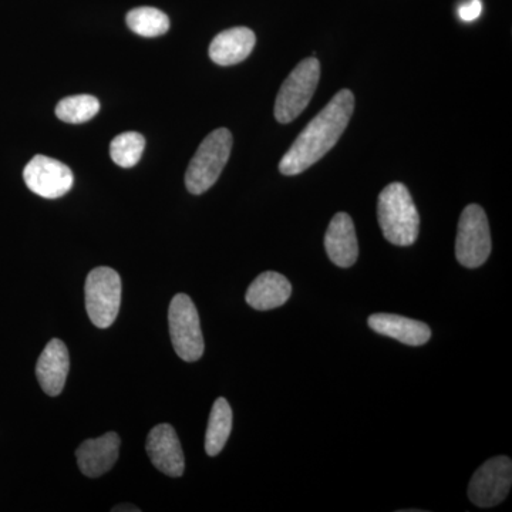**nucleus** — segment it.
<instances>
[{
	"mask_svg": "<svg viewBox=\"0 0 512 512\" xmlns=\"http://www.w3.org/2000/svg\"><path fill=\"white\" fill-rule=\"evenodd\" d=\"M292 295V285L278 272H264L249 285L245 301L256 311H271L284 306Z\"/></svg>",
	"mask_w": 512,
	"mask_h": 512,
	"instance_id": "2eb2a0df",
	"label": "nucleus"
},
{
	"mask_svg": "<svg viewBox=\"0 0 512 512\" xmlns=\"http://www.w3.org/2000/svg\"><path fill=\"white\" fill-rule=\"evenodd\" d=\"M84 291L87 315L93 325L100 329L110 328L120 311V275L109 266H99L87 276Z\"/></svg>",
	"mask_w": 512,
	"mask_h": 512,
	"instance_id": "423d86ee",
	"label": "nucleus"
},
{
	"mask_svg": "<svg viewBox=\"0 0 512 512\" xmlns=\"http://www.w3.org/2000/svg\"><path fill=\"white\" fill-rule=\"evenodd\" d=\"M256 43L255 33L248 28H232L214 37L210 45L212 62L220 66H234L244 62Z\"/></svg>",
	"mask_w": 512,
	"mask_h": 512,
	"instance_id": "dca6fc26",
	"label": "nucleus"
},
{
	"mask_svg": "<svg viewBox=\"0 0 512 512\" xmlns=\"http://www.w3.org/2000/svg\"><path fill=\"white\" fill-rule=\"evenodd\" d=\"M377 218L384 238L397 247H410L419 238L420 217L412 195L402 183H392L379 195Z\"/></svg>",
	"mask_w": 512,
	"mask_h": 512,
	"instance_id": "f03ea898",
	"label": "nucleus"
},
{
	"mask_svg": "<svg viewBox=\"0 0 512 512\" xmlns=\"http://www.w3.org/2000/svg\"><path fill=\"white\" fill-rule=\"evenodd\" d=\"M355 110V96L350 90H340L328 106L320 111L299 134L295 143L279 163L284 175H298L318 163L338 144Z\"/></svg>",
	"mask_w": 512,
	"mask_h": 512,
	"instance_id": "f257e3e1",
	"label": "nucleus"
},
{
	"mask_svg": "<svg viewBox=\"0 0 512 512\" xmlns=\"http://www.w3.org/2000/svg\"><path fill=\"white\" fill-rule=\"evenodd\" d=\"M481 13H483V3H481V0H468V2L463 3L458 8V16L464 22H474V20L480 18Z\"/></svg>",
	"mask_w": 512,
	"mask_h": 512,
	"instance_id": "412c9836",
	"label": "nucleus"
},
{
	"mask_svg": "<svg viewBox=\"0 0 512 512\" xmlns=\"http://www.w3.org/2000/svg\"><path fill=\"white\" fill-rule=\"evenodd\" d=\"M128 28L138 36H163L170 29V19L156 8H137L127 13Z\"/></svg>",
	"mask_w": 512,
	"mask_h": 512,
	"instance_id": "a211bd4d",
	"label": "nucleus"
},
{
	"mask_svg": "<svg viewBox=\"0 0 512 512\" xmlns=\"http://www.w3.org/2000/svg\"><path fill=\"white\" fill-rule=\"evenodd\" d=\"M231 150L232 134L228 128H217L208 134L188 165L185 173L187 190L194 195L210 190L227 165Z\"/></svg>",
	"mask_w": 512,
	"mask_h": 512,
	"instance_id": "7ed1b4c3",
	"label": "nucleus"
},
{
	"mask_svg": "<svg viewBox=\"0 0 512 512\" xmlns=\"http://www.w3.org/2000/svg\"><path fill=\"white\" fill-rule=\"evenodd\" d=\"M367 323L379 335L399 340L407 346H423L431 339V329L426 323L393 313H375Z\"/></svg>",
	"mask_w": 512,
	"mask_h": 512,
	"instance_id": "4468645a",
	"label": "nucleus"
},
{
	"mask_svg": "<svg viewBox=\"0 0 512 512\" xmlns=\"http://www.w3.org/2000/svg\"><path fill=\"white\" fill-rule=\"evenodd\" d=\"M144 148H146V138L136 131L120 134L111 141L110 156L119 167L131 168L141 160Z\"/></svg>",
	"mask_w": 512,
	"mask_h": 512,
	"instance_id": "aec40b11",
	"label": "nucleus"
},
{
	"mask_svg": "<svg viewBox=\"0 0 512 512\" xmlns=\"http://www.w3.org/2000/svg\"><path fill=\"white\" fill-rule=\"evenodd\" d=\"M113 512H124V511H128V512H138V511H141L140 508H137V507H134V505H130V504H121V505H116V507L113 508V510H111Z\"/></svg>",
	"mask_w": 512,
	"mask_h": 512,
	"instance_id": "4be33fe9",
	"label": "nucleus"
},
{
	"mask_svg": "<svg viewBox=\"0 0 512 512\" xmlns=\"http://www.w3.org/2000/svg\"><path fill=\"white\" fill-rule=\"evenodd\" d=\"M320 79V63L315 57L302 60L279 89L275 101V119L288 124L311 103Z\"/></svg>",
	"mask_w": 512,
	"mask_h": 512,
	"instance_id": "20e7f679",
	"label": "nucleus"
},
{
	"mask_svg": "<svg viewBox=\"0 0 512 512\" xmlns=\"http://www.w3.org/2000/svg\"><path fill=\"white\" fill-rule=\"evenodd\" d=\"M512 484V461L505 456L485 461L468 485V498L480 508L503 503Z\"/></svg>",
	"mask_w": 512,
	"mask_h": 512,
	"instance_id": "6e6552de",
	"label": "nucleus"
},
{
	"mask_svg": "<svg viewBox=\"0 0 512 512\" xmlns=\"http://www.w3.org/2000/svg\"><path fill=\"white\" fill-rule=\"evenodd\" d=\"M69 369V350L63 340H50L36 365L37 380L47 396L55 397L63 392Z\"/></svg>",
	"mask_w": 512,
	"mask_h": 512,
	"instance_id": "ddd939ff",
	"label": "nucleus"
},
{
	"mask_svg": "<svg viewBox=\"0 0 512 512\" xmlns=\"http://www.w3.org/2000/svg\"><path fill=\"white\" fill-rule=\"evenodd\" d=\"M119 434L106 433L80 444L76 450L77 464L84 476L97 478L109 473L119 458Z\"/></svg>",
	"mask_w": 512,
	"mask_h": 512,
	"instance_id": "9b49d317",
	"label": "nucleus"
},
{
	"mask_svg": "<svg viewBox=\"0 0 512 512\" xmlns=\"http://www.w3.org/2000/svg\"><path fill=\"white\" fill-rule=\"evenodd\" d=\"M325 248L330 261L339 268H350L359 258L355 224L346 212H339L330 221L325 235Z\"/></svg>",
	"mask_w": 512,
	"mask_h": 512,
	"instance_id": "f8f14e48",
	"label": "nucleus"
},
{
	"mask_svg": "<svg viewBox=\"0 0 512 512\" xmlns=\"http://www.w3.org/2000/svg\"><path fill=\"white\" fill-rule=\"evenodd\" d=\"M147 454L157 470L168 477H181L185 458L180 439L170 424H158L147 437Z\"/></svg>",
	"mask_w": 512,
	"mask_h": 512,
	"instance_id": "9d476101",
	"label": "nucleus"
},
{
	"mask_svg": "<svg viewBox=\"0 0 512 512\" xmlns=\"http://www.w3.org/2000/svg\"><path fill=\"white\" fill-rule=\"evenodd\" d=\"M491 232L487 214L480 205L471 204L458 222L456 256L464 268H480L491 254Z\"/></svg>",
	"mask_w": 512,
	"mask_h": 512,
	"instance_id": "0eeeda50",
	"label": "nucleus"
},
{
	"mask_svg": "<svg viewBox=\"0 0 512 512\" xmlns=\"http://www.w3.org/2000/svg\"><path fill=\"white\" fill-rule=\"evenodd\" d=\"M232 431V409L227 399L220 397L212 406L207 434H205V451L215 457L224 450Z\"/></svg>",
	"mask_w": 512,
	"mask_h": 512,
	"instance_id": "f3484780",
	"label": "nucleus"
},
{
	"mask_svg": "<svg viewBox=\"0 0 512 512\" xmlns=\"http://www.w3.org/2000/svg\"><path fill=\"white\" fill-rule=\"evenodd\" d=\"M100 110L99 100L90 94L66 97L57 104V119L69 124H82L92 120Z\"/></svg>",
	"mask_w": 512,
	"mask_h": 512,
	"instance_id": "6ab92c4d",
	"label": "nucleus"
},
{
	"mask_svg": "<svg viewBox=\"0 0 512 512\" xmlns=\"http://www.w3.org/2000/svg\"><path fill=\"white\" fill-rule=\"evenodd\" d=\"M168 326L175 353L184 362H197L204 355L200 315L190 296L178 293L168 309Z\"/></svg>",
	"mask_w": 512,
	"mask_h": 512,
	"instance_id": "39448f33",
	"label": "nucleus"
},
{
	"mask_svg": "<svg viewBox=\"0 0 512 512\" xmlns=\"http://www.w3.org/2000/svg\"><path fill=\"white\" fill-rule=\"evenodd\" d=\"M23 180L30 191L47 200H56L72 190L74 177L66 164L55 158L36 156L23 170Z\"/></svg>",
	"mask_w": 512,
	"mask_h": 512,
	"instance_id": "1a4fd4ad",
	"label": "nucleus"
}]
</instances>
